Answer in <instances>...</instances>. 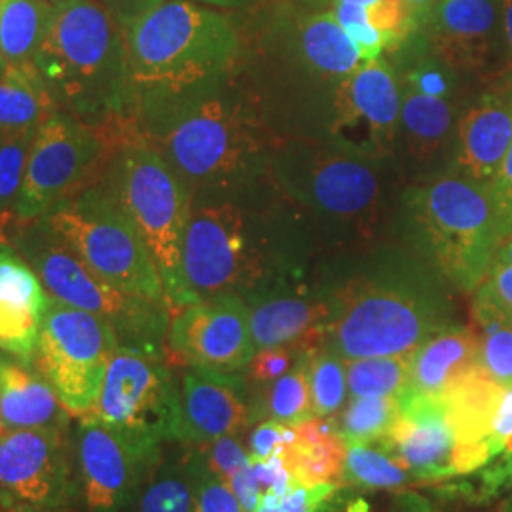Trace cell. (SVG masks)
Listing matches in <instances>:
<instances>
[{
	"label": "cell",
	"mask_w": 512,
	"mask_h": 512,
	"mask_svg": "<svg viewBox=\"0 0 512 512\" xmlns=\"http://www.w3.org/2000/svg\"><path fill=\"white\" fill-rule=\"evenodd\" d=\"M311 348L302 351L296 365L268 385L256 387L253 399L255 420L279 421L287 425H296L300 421L313 418L311 412L310 365Z\"/></svg>",
	"instance_id": "f546056e"
},
{
	"label": "cell",
	"mask_w": 512,
	"mask_h": 512,
	"mask_svg": "<svg viewBox=\"0 0 512 512\" xmlns=\"http://www.w3.org/2000/svg\"><path fill=\"white\" fill-rule=\"evenodd\" d=\"M344 476L366 490H401L418 482L382 442H346Z\"/></svg>",
	"instance_id": "836d02e7"
},
{
	"label": "cell",
	"mask_w": 512,
	"mask_h": 512,
	"mask_svg": "<svg viewBox=\"0 0 512 512\" xmlns=\"http://www.w3.org/2000/svg\"><path fill=\"white\" fill-rule=\"evenodd\" d=\"M114 139L57 110L35 133L19 194L18 219H44L101 175Z\"/></svg>",
	"instance_id": "9a60e30c"
},
{
	"label": "cell",
	"mask_w": 512,
	"mask_h": 512,
	"mask_svg": "<svg viewBox=\"0 0 512 512\" xmlns=\"http://www.w3.org/2000/svg\"><path fill=\"white\" fill-rule=\"evenodd\" d=\"M296 439L281 454L296 484L342 486L346 482V440L334 418H310L294 425Z\"/></svg>",
	"instance_id": "83f0119b"
},
{
	"label": "cell",
	"mask_w": 512,
	"mask_h": 512,
	"mask_svg": "<svg viewBox=\"0 0 512 512\" xmlns=\"http://www.w3.org/2000/svg\"><path fill=\"white\" fill-rule=\"evenodd\" d=\"M264 67L241 65L251 92L279 139H329L336 99L363 63L359 46L329 10L275 16L266 31Z\"/></svg>",
	"instance_id": "277c9868"
},
{
	"label": "cell",
	"mask_w": 512,
	"mask_h": 512,
	"mask_svg": "<svg viewBox=\"0 0 512 512\" xmlns=\"http://www.w3.org/2000/svg\"><path fill=\"white\" fill-rule=\"evenodd\" d=\"M192 446H198L207 467L215 475H219L224 482H230L232 476L251 461L249 448H245V444L241 442L238 435L220 437L207 444H192Z\"/></svg>",
	"instance_id": "ee69618b"
},
{
	"label": "cell",
	"mask_w": 512,
	"mask_h": 512,
	"mask_svg": "<svg viewBox=\"0 0 512 512\" xmlns=\"http://www.w3.org/2000/svg\"><path fill=\"white\" fill-rule=\"evenodd\" d=\"M73 414L37 368L0 353V421L16 429H73Z\"/></svg>",
	"instance_id": "4316f807"
},
{
	"label": "cell",
	"mask_w": 512,
	"mask_h": 512,
	"mask_svg": "<svg viewBox=\"0 0 512 512\" xmlns=\"http://www.w3.org/2000/svg\"><path fill=\"white\" fill-rule=\"evenodd\" d=\"M334 2L365 8L370 23L384 35L387 52L397 50L418 29L406 0H330L329 6Z\"/></svg>",
	"instance_id": "ab89813d"
},
{
	"label": "cell",
	"mask_w": 512,
	"mask_h": 512,
	"mask_svg": "<svg viewBox=\"0 0 512 512\" xmlns=\"http://www.w3.org/2000/svg\"><path fill=\"white\" fill-rule=\"evenodd\" d=\"M401 205L423 260L459 291L475 293L505 239L488 186L442 171L410 184Z\"/></svg>",
	"instance_id": "ba28073f"
},
{
	"label": "cell",
	"mask_w": 512,
	"mask_h": 512,
	"mask_svg": "<svg viewBox=\"0 0 512 512\" xmlns=\"http://www.w3.org/2000/svg\"><path fill=\"white\" fill-rule=\"evenodd\" d=\"M97 183L145 241L162 277L171 313L181 310V256L192 202L181 179L129 126L110 148Z\"/></svg>",
	"instance_id": "9c48e42d"
},
{
	"label": "cell",
	"mask_w": 512,
	"mask_h": 512,
	"mask_svg": "<svg viewBox=\"0 0 512 512\" xmlns=\"http://www.w3.org/2000/svg\"><path fill=\"white\" fill-rule=\"evenodd\" d=\"M412 353L346 361L349 395L351 397H401L408 385Z\"/></svg>",
	"instance_id": "e575fe53"
},
{
	"label": "cell",
	"mask_w": 512,
	"mask_h": 512,
	"mask_svg": "<svg viewBox=\"0 0 512 512\" xmlns=\"http://www.w3.org/2000/svg\"><path fill=\"white\" fill-rule=\"evenodd\" d=\"M2 512H76L74 507H18Z\"/></svg>",
	"instance_id": "91938a15"
},
{
	"label": "cell",
	"mask_w": 512,
	"mask_h": 512,
	"mask_svg": "<svg viewBox=\"0 0 512 512\" xmlns=\"http://www.w3.org/2000/svg\"><path fill=\"white\" fill-rule=\"evenodd\" d=\"M118 346V334L105 319L50 298L33 366L78 418L92 412Z\"/></svg>",
	"instance_id": "5bb4252c"
},
{
	"label": "cell",
	"mask_w": 512,
	"mask_h": 512,
	"mask_svg": "<svg viewBox=\"0 0 512 512\" xmlns=\"http://www.w3.org/2000/svg\"><path fill=\"white\" fill-rule=\"evenodd\" d=\"M275 188L310 222L319 243L368 245L395 211L403 179L393 158L334 139H279L270 162Z\"/></svg>",
	"instance_id": "3957f363"
},
{
	"label": "cell",
	"mask_w": 512,
	"mask_h": 512,
	"mask_svg": "<svg viewBox=\"0 0 512 512\" xmlns=\"http://www.w3.org/2000/svg\"><path fill=\"white\" fill-rule=\"evenodd\" d=\"M57 110L33 61L6 63L0 74V137L37 133Z\"/></svg>",
	"instance_id": "f1b7e54d"
},
{
	"label": "cell",
	"mask_w": 512,
	"mask_h": 512,
	"mask_svg": "<svg viewBox=\"0 0 512 512\" xmlns=\"http://www.w3.org/2000/svg\"><path fill=\"white\" fill-rule=\"evenodd\" d=\"M52 0H0V59L33 61L44 35Z\"/></svg>",
	"instance_id": "1f68e13d"
},
{
	"label": "cell",
	"mask_w": 512,
	"mask_h": 512,
	"mask_svg": "<svg viewBox=\"0 0 512 512\" xmlns=\"http://www.w3.org/2000/svg\"><path fill=\"white\" fill-rule=\"evenodd\" d=\"M329 12L349 37L355 40L366 63L380 59L382 54L387 52L384 35L370 23L365 8H361L357 4L334 2V4H330Z\"/></svg>",
	"instance_id": "60d3db41"
},
{
	"label": "cell",
	"mask_w": 512,
	"mask_h": 512,
	"mask_svg": "<svg viewBox=\"0 0 512 512\" xmlns=\"http://www.w3.org/2000/svg\"><path fill=\"white\" fill-rule=\"evenodd\" d=\"M4 67H6V61H4V59H0V74L4 71Z\"/></svg>",
	"instance_id": "be15d7a7"
},
{
	"label": "cell",
	"mask_w": 512,
	"mask_h": 512,
	"mask_svg": "<svg viewBox=\"0 0 512 512\" xmlns=\"http://www.w3.org/2000/svg\"><path fill=\"white\" fill-rule=\"evenodd\" d=\"M311 346H275V348H266L256 351L253 361L247 366L245 376L249 382H253L255 387L268 385L287 374L302 355V351Z\"/></svg>",
	"instance_id": "7bdbcfd3"
},
{
	"label": "cell",
	"mask_w": 512,
	"mask_h": 512,
	"mask_svg": "<svg viewBox=\"0 0 512 512\" xmlns=\"http://www.w3.org/2000/svg\"><path fill=\"white\" fill-rule=\"evenodd\" d=\"M399 116V78L389 59L380 57L363 63L342 86L332 112L329 139L395 160Z\"/></svg>",
	"instance_id": "44dd1931"
},
{
	"label": "cell",
	"mask_w": 512,
	"mask_h": 512,
	"mask_svg": "<svg viewBox=\"0 0 512 512\" xmlns=\"http://www.w3.org/2000/svg\"><path fill=\"white\" fill-rule=\"evenodd\" d=\"M33 63L61 112L107 135L128 122L126 33L97 0H52Z\"/></svg>",
	"instance_id": "8992f818"
},
{
	"label": "cell",
	"mask_w": 512,
	"mask_h": 512,
	"mask_svg": "<svg viewBox=\"0 0 512 512\" xmlns=\"http://www.w3.org/2000/svg\"><path fill=\"white\" fill-rule=\"evenodd\" d=\"M448 285L423 258L408 256L329 283L323 344L346 361L412 353L456 321Z\"/></svg>",
	"instance_id": "5b68a950"
},
{
	"label": "cell",
	"mask_w": 512,
	"mask_h": 512,
	"mask_svg": "<svg viewBox=\"0 0 512 512\" xmlns=\"http://www.w3.org/2000/svg\"><path fill=\"white\" fill-rule=\"evenodd\" d=\"M393 512H444L439 505L427 495L418 492H401L393 501Z\"/></svg>",
	"instance_id": "db71d44e"
},
{
	"label": "cell",
	"mask_w": 512,
	"mask_h": 512,
	"mask_svg": "<svg viewBox=\"0 0 512 512\" xmlns=\"http://www.w3.org/2000/svg\"><path fill=\"white\" fill-rule=\"evenodd\" d=\"M33 139L35 133L0 137V243H8V234L19 220V194Z\"/></svg>",
	"instance_id": "74e56055"
},
{
	"label": "cell",
	"mask_w": 512,
	"mask_h": 512,
	"mask_svg": "<svg viewBox=\"0 0 512 512\" xmlns=\"http://www.w3.org/2000/svg\"><path fill=\"white\" fill-rule=\"evenodd\" d=\"M228 486L232 488V492L238 497L239 505L243 512H255L260 499H262V492L256 480L255 471L251 461L239 469L236 475L232 476V480L228 482Z\"/></svg>",
	"instance_id": "816d5d0a"
},
{
	"label": "cell",
	"mask_w": 512,
	"mask_h": 512,
	"mask_svg": "<svg viewBox=\"0 0 512 512\" xmlns=\"http://www.w3.org/2000/svg\"><path fill=\"white\" fill-rule=\"evenodd\" d=\"M88 414L147 454L160 456L167 444H179L181 387L164 348L120 344Z\"/></svg>",
	"instance_id": "7c38bea8"
},
{
	"label": "cell",
	"mask_w": 512,
	"mask_h": 512,
	"mask_svg": "<svg viewBox=\"0 0 512 512\" xmlns=\"http://www.w3.org/2000/svg\"><path fill=\"white\" fill-rule=\"evenodd\" d=\"M167 348L186 366L245 372L256 349L241 296H219L171 313Z\"/></svg>",
	"instance_id": "ffe728a7"
},
{
	"label": "cell",
	"mask_w": 512,
	"mask_h": 512,
	"mask_svg": "<svg viewBox=\"0 0 512 512\" xmlns=\"http://www.w3.org/2000/svg\"><path fill=\"white\" fill-rule=\"evenodd\" d=\"M342 486H302L296 484L285 495H262L255 512H311Z\"/></svg>",
	"instance_id": "f6af8a7d"
},
{
	"label": "cell",
	"mask_w": 512,
	"mask_h": 512,
	"mask_svg": "<svg viewBox=\"0 0 512 512\" xmlns=\"http://www.w3.org/2000/svg\"><path fill=\"white\" fill-rule=\"evenodd\" d=\"M44 219L114 289L167 304L162 277L145 241L101 184L82 188Z\"/></svg>",
	"instance_id": "4fadbf2b"
},
{
	"label": "cell",
	"mask_w": 512,
	"mask_h": 512,
	"mask_svg": "<svg viewBox=\"0 0 512 512\" xmlns=\"http://www.w3.org/2000/svg\"><path fill=\"white\" fill-rule=\"evenodd\" d=\"M304 4H308L311 8H315V10H321V8H325V6H329L330 0H302Z\"/></svg>",
	"instance_id": "94428289"
},
{
	"label": "cell",
	"mask_w": 512,
	"mask_h": 512,
	"mask_svg": "<svg viewBox=\"0 0 512 512\" xmlns=\"http://www.w3.org/2000/svg\"><path fill=\"white\" fill-rule=\"evenodd\" d=\"M473 294L488 298L497 308L512 315V236L501 241L486 277Z\"/></svg>",
	"instance_id": "b9f144b4"
},
{
	"label": "cell",
	"mask_w": 512,
	"mask_h": 512,
	"mask_svg": "<svg viewBox=\"0 0 512 512\" xmlns=\"http://www.w3.org/2000/svg\"><path fill=\"white\" fill-rule=\"evenodd\" d=\"M406 4L414 16L416 25L420 27L421 23L429 16V12L433 10V6L437 4V0H406Z\"/></svg>",
	"instance_id": "9f6ffc18"
},
{
	"label": "cell",
	"mask_w": 512,
	"mask_h": 512,
	"mask_svg": "<svg viewBox=\"0 0 512 512\" xmlns=\"http://www.w3.org/2000/svg\"><path fill=\"white\" fill-rule=\"evenodd\" d=\"M124 29L165 0H97Z\"/></svg>",
	"instance_id": "f5cc1de1"
},
{
	"label": "cell",
	"mask_w": 512,
	"mask_h": 512,
	"mask_svg": "<svg viewBox=\"0 0 512 512\" xmlns=\"http://www.w3.org/2000/svg\"><path fill=\"white\" fill-rule=\"evenodd\" d=\"M256 351L275 346H319L329 321L327 285L311 289L293 281L243 298Z\"/></svg>",
	"instance_id": "603a6c76"
},
{
	"label": "cell",
	"mask_w": 512,
	"mask_h": 512,
	"mask_svg": "<svg viewBox=\"0 0 512 512\" xmlns=\"http://www.w3.org/2000/svg\"><path fill=\"white\" fill-rule=\"evenodd\" d=\"M262 495H285L296 486L291 469L281 454L268 459H251Z\"/></svg>",
	"instance_id": "7dc6e473"
},
{
	"label": "cell",
	"mask_w": 512,
	"mask_h": 512,
	"mask_svg": "<svg viewBox=\"0 0 512 512\" xmlns=\"http://www.w3.org/2000/svg\"><path fill=\"white\" fill-rule=\"evenodd\" d=\"M473 319L480 370L497 384L512 385V315L473 294Z\"/></svg>",
	"instance_id": "4dcf8cb0"
},
{
	"label": "cell",
	"mask_w": 512,
	"mask_h": 512,
	"mask_svg": "<svg viewBox=\"0 0 512 512\" xmlns=\"http://www.w3.org/2000/svg\"><path fill=\"white\" fill-rule=\"evenodd\" d=\"M188 454V469L192 476L194 490V509L192 512H243L238 497L219 475H215L198 446L184 444Z\"/></svg>",
	"instance_id": "f35d334b"
},
{
	"label": "cell",
	"mask_w": 512,
	"mask_h": 512,
	"mask_svg": "<svg viewBox=\"0 0 512 512\" xmlns=\"http://www.w3.org/2000/svg\"><path fill=\"white\" fill-rule=\"evenodd\" d=\"M503 31H505V71L499 84H512V0H501Z\"/></svg>",
	"instance_id": "11a10c76"
},
{
	"label": "cell",
	"mask_w": 512,
	"mask_h": 512,
	"mask_svg": "<svg viewBox=\"0 0 512 512\" xmlns=\"http://www.w3.org/2000/svg\"><path fill=\"white\" fill-rule=\"evenodd\" d=\"M74 509L128 512L160 456L147 454L90 414L73 425Z\"/></svg>",
	"instance_id": "2e32d148"
},
{
	"label": "cell",
	"mask_w": 512,
	"mask_h": 512,
	"mask_svg": "<svg viewBox=\"0 0 512 512\" xmlns=\"http://www.w3.org/2000/svg\"><path fill=\"white\" fill-rule=\"evenodd\" d=\"M340 490L336 494L329 497L325 503H321L317 509H313L311 512H340Z\"/></svg>",
	"instance_id": "680465c9"
},
{
	"label": "cell",
	"mask_w": 512,
	"mask_h": 512,
	"mask_svg": "<svg viewBox=\"0 0 512 512\" xmlns=\"http://www.w3.org/2000/svg\"><path fill=\"white\" fill-rule=\"evenodd\" d=\"M194 490L188 469L186 446L165 454L152 469L141 494L137 497L135 512H192Z\"/></svg>",
	"instance_id": "d6a6232c"
},
{
	"label": "cell",
	"mask_w": 512,
	"mask_h": 512,
	"mask_svg": "<svg viewBox=\"0 0 512 512\" xmlns=\"http://www.w3.org/2000/svg\"><path fill=\"white\" fill-rule=\"evenodd\" d=\"M399 397H351L336 421L346 442H380L399 416Z\"/></svg>",
	"instance_id": "d590c367"
},
{
	"label": "cell",
	"mask_w": 512,
	"mask_h": 512,
	"mask_svg": "<svg viewBox=\"0 0 512 512\" xmlns=\"http://www.w3.org/2000/svg\"><path fill=\"white\" fill-rule=\"evenodd\" d=\"M476 370H480L476 330L454 321L412 353L403 395L439 399Z\"/></svg>",
	"instance_id": "484cf974"
},
{
	"label": "cell",
	"mask_w": 512,
	"mask_h": 512,
	"mask_svg": "<svg viewBox=\"0 0 512 512\" xmlns=\"http://www.w3.org/2000/svg\"><path fill=\"white\" fill-rule=\"evenodd\" d=\"M418 29L433 54L475 84L501 82L505 71L501 0H437Z\"/></svg>",
	"instance_id": "ac0fdd59"
},
{
	"label": "cell",
	"mask_w": 512,
	"mask_h": 512,
	"mask_svg": "<svg viewBox=\"0 0 512 512\" xmlns=\"http://www.w3.org/2000/svg\"><path fill=\"white\" fill-rule=\"evenodd\" d=\"M8 245L29 262L50 298L105 319L120 344L164 348L171 323L169 304L114 289L82 262L46 219L16 220Z\"/></svg>",
	"instance_id": "8fae6325"
},
{
	"label": "cell",
	"mask_w": 512,
	"mask_h": 512,
	"mask_svg": "<svg viewBox=\"0 0 512 512\" xmlns=\"http://www.w3.org/2000/svg\"><path fill=\"white\" fill-rule=\"evenodd\" d=\"M124 33L131 97L236 73L245 55L232 19L190 0H165Z\"/></svg>",
	"instance_id": "52a82bcc"
},
{
	"label": "cell",
	"mask_w": 512,
	"mask_h": 512,
	"mask_svg": "<svg viewBox=\"0 0 512 512\" xmlns=\"http://www.w3.org/2000/svg\"><path fill=\"white\" fill-rule=\"evenodd\" d=\"M490 440L497 452V458L512 442V385H503L499 403L495 408L494 420H492Z\"/></svg>",
	"instance_id": "f907efd6"
},
{
	"label": "cell",
	"mask_w": 512,
	"mask_h": 512,
	"mask_svg": "<svg viewBox=\"0 0 512 512\" xmlns=\"http://www.w3.org/2000/svg\"><path fill=\"white\" fill-rule=\"evenodd\" d=\"M129 122L173 169L190 198L236 194L270 179L279 137L241 67L181 90L137 93Z\"/></svg>",
	"instance_id": "6da1fadb"
},
{
	"label": "cell",
	"mask_w": 512,
	"mask_h": 512,
	"mask_svg": "<svg viewBox=\"0 0 512 512\" xmlns=\"http://www.w3.org/2000/svg\"><path fill=\"white\" fill-rule=\"evenodd\" d=\"M48 306L50 294L29 262L0 243V353L33 365Z\"/></svg>",
	"instance_id": "d4e9b609"
},
{
	"label": "cell",
	"mask_w": 512,
	"mask_h": 512,
	"mask_svg": "<svg viewBox=\"0 0 512 512\" xmlns=\"http://www.w3.org/2000/svg\"><path fill=\"white\" fill-rule=\"evenodd\" d=\"M488 190L494 200L497 217L501 220L503 234L509 238L512 236V143Z\"/></svg>",
	"instance_id": "681fc988"
},
{
	"label": "cell",
	"mask_w": 512,
	"mask_h": 512,
	"mask_svg": "<svg viewBox=\"0 0 512 512\" xmlns=\"http://www.w3.org/2000/svg\"><path fill=\"white\" fill-rule=\"evenodd\" d=\"M311 412L313 418H334L346 406L348 376L346 359L319 344L311 349Z\"/></svg>",
	"instance_id": "8d00e7d4"
},
{
	"label": "cell",
	"mask_w": 512,
	"mask_h": 512,
	"mask_svg": "<svg viewBox=\"0 0 512 512\" xmlns=\"http://www.w3.org/2000/svg\"><path fill=\"white\" fill-rule=\"evenodd\" d=\"M181 442L207 444L241 435L253 421V399L245 372L186 366L181 376Z\"/></svg>",
	"instance_id": "7402d4cb"
},
{
	"label": "cell",
	"mask_w": 512,
	"mask_h": 512,
	"mask_svg": "<svg viewBox=\"0 0 512 512\" xmlns=\"http://www.w3.org/2000/svg\"><path fill=\"white\" fill-rule=\"evenodd\" d=\"M401 410L380 440L418 482H450L482 471L490 461L459 444L442 399L399 397Z\"/></svg>",
	"instance_id": "d6986e66"
},
{
	"label": "cell",
	"mask_w": 512,
	"mask_h": 512,
	"mask_svg": "<svg viewBox=\"0 0 512 512\" xmlns=\"http://www.w3.org/2000/svg\"><path fill=\"white\" fill-rule=\"evenodd\" d=\"M296 439L294 425L264 420L258 423L249 437V456L251 459H268L283 454Z\"/></svg>",
	"instance_id": "bcb514c9"
},
{
	"label": "cell",
	"mask_w": 512,
	"mask_h": 512,
	"mask_svg": "<svg viewBox=\"0 0 512 512\" xmlns=\"http://www.w3.org/2000/svg\"><path fill=\"white\" fill-rule=\"evenodd\" d=\"M512 143V84L478 93L459 120L446 171L490 186Z\"/></svg>",
	"instance_id": "cb8c5ba5"
},
{
	"label": "cell",
	"mask_w": 512,
	"mask_h": 512,
	"mask_svg": "<svg viewBox=\"0 0 512 512\" xmlns=\"http://www.w3.org/2000/svg\"><path fill=\"white\" fill-rule=\"evenodd\" d=\"M202 4L209 6H219V8H253L258 4H264L266 0H198Z\"/></svg>",
	"instance_id": "6f0895ef"
},
{
	"label": "cell",
	"mask_w": 512,
	"mask_h": 512,
	"mask_svg": "<svg viewBox=\"0 0 512 512\" xmlns=\"http://www.w3.org/2000/svg\"><path fill=\"white\" fill-rule=\"evenodd\" d=\"M73 429H16L0 437V511L74 507Z\"/></svg>",
	"instance_id": "e0dca14e"
},
{
	"label": "cell",
	"mask_w": 512,
	"mask_h": 512,
	"mask_svg": "<svg viewBox=\"0 0 512 512\" xmlns=\"http://www.w3.org/2000/svg\"><path fill=\"white\" fill-rule=\"evenodd\" d=\"M4 431H6V427H4V423H2V421H0V437H2V435H4Z\"/></svg>",
	"instance_id": "e7e4bbea"
},
{
	"label": "cell",
	"mask_w": 512,
	"mask_h": 512,
	"mask_svg": "<svg viewBox=\"0 0 512 512\" xmlns=\"http://www.w3.org/2000/svg\"><path fill=\"white\" fill-rule=\"evenodd\" d=\"M478 490L473 495L482 499L497 497L503 492H512V442L503 450L499 458L478 471Z\"/></svg>",
	"instance_id": "c3c4849f"
},
{
	"label": "cell",
	"mask_w": 512,
	"mask_h": 512,
	"mask_svg": "<svg viewBox=\"0 0 512 512\" xmlns=\"http://www.w3.org/2000/svg\"><path fill=\"white\" fill-rule=\"evenodd\" d=\"M389 54L401 88L395 160L403 179L416 183L448 167L459 120L478 93L473 80L429 50L420 29Z\"/></svg>",
	"instance_id": "30bf717a"
},
{
	"label": "cell",
	"mask_w": 512,
	"mask_h": 512,
	"mask_svg": "<svg viewBox=\"0 0 512 512\" xmlns=\"http://www.w3.org/2000/svg\"><path fill=\"white\" fill-rule=\"evenodd\" d=\"M319 245L272 179L236 194L192 198L181 256L183 308L304 281Z\"/></svg>",
	"instance_id": "7a4b0ae2"
},
{
	"label": "cell",
	"mask_w": 512,
	"mask_h": 512,
	"mask_svg": "<svg viewBox=\"0 0 512 512\" xmlns=\"http://www.w3.org/2000/svg\"><path fill=\"white\" fill-rule=\"evenodd\" d=\"M499 512H512V497L511 499H507V501L501 505Z\"/></svg>",
	"instance_id": "6125c7cd"
}]
</instances>
